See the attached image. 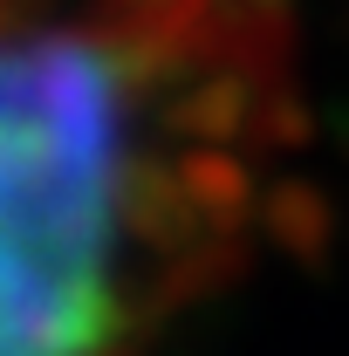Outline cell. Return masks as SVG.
Segmentation results:
<instances>
[{"label":"cell","instance_id":"obj_1","mask_svg":"<svg viewBox=\"0 0 349 356\" xmlns=\"http://www.w3.org/2000/svg\"><path fill=\"white\" fill-rule=\"evenodd\" d=\"M131 233V96L62 28L0 35V356H103Z\"/></svg>","mask_w":349,"mask_h":356}]
</instances>
